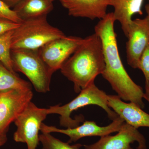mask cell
Returning a JSON list of instances; mask_svg holds the SVG:
<instances>
[{
    "instance_id": "3",
    "label": "cell",
    "mask_w": 149,
    "mask_h": 149,
    "mask_svg": "<svg viewBox=\"0 0 149 149\" xmlns=\"http://www.w3.org/2000/svg\"><path fill=\"white\" fill-rule=\"evenodd\" d=\"M107 95L93 83L82 90L76 97L68 103L63 106L57 105L50 107L47 109L48 114L59 115L61 126L66 128H74L83 122L84 117L83 116H78L73 119L71 117V113L83 107L95 105L103 109L110 119L113 120L118 116L109 106Z\"/></svg>"
},
{
    "instance_id": "1",
    "label": "cell",
    "mask_w": 149,
    "mask_h": 149,
    "mask_svg": "<svg viewBox=\"0 0 149 149\" xmlns=\"http://www.w3.org/2000/svg\"><path fill=\"white\" fill-rule=\"evenodd\" d=\"M115 21L113 13H109L95 27V33L101 40L103 49L105 68L102 75L121 100L143 109L145 107L143 91L132 80L123 64L115 32Z\"/></svg>"
},
{
    "instance_id": "20",
    "label": "cell",
    "mask_w": 149,
    "mask_h": 149,
    "mask_svg": "<svg viewBox=\"0 0 149 149\" xmlns=\"http://www.w3.org/2000/svg\"><path fill=\"white\" fill-rule=\"evenodd\" d=\"M138 68L143 73L146 78V85L149 86V44L141 56Z\"/></svg>"
},
{
    "instance_id": "9",
    "label": "cell",
    "mask_w": 149,
    "mask_h": 149,
    "mask_svg": "<svg viewBox=\"0 0 149 149\" xmlns=\"http://www.w3.org/2000/svg\"><path fill=\"white\" fill-rule=\"evenodd\" d=\"M124 123V120L118 116L113 120L109 125L103 127L98 125L93 121H85L83 125H79L75 128L65 129H59L54 126H49L42 123L40 127V131L45 133H58L65 134L69 137V140L68 143H71L77 142L84 137H102L114 132H118Z\"/></svg>"
},
{
    "instance_id": "8",
    "label": "cell",
    "mask_w": 149,
    "mask_h": 149,
    "mask_svg": "<svg viewBox=\"0 0 149 149\" xmlns=\"http://www.w3.org/2000/svg\"><path fill=\"white\" fill-rule=\"evenodd\" d=\"M32 90L13 89L0 93V133H6L10 124L25 109L33 97Z\"/></svg>"
},
{
    "instance_id": "27",
    "label": "cell",
    "mask_w": 149,
    "mask_h": 149,
    "mask_svg": "<svg viewBox=\"0 0 149 149\" xmlns=\"http://www.w3.org/2000/svg\"><path fill=\"white\" fill-rule=\"evenodd\" d=\"M1 135H2V134H1V133H0V136H1Z\"/></svg>"
},
{
    "instance_id": "17",
    "label": "cell",
    "mask_w": 149,
    "mask_h": 149,
    "mask_svg": "<svg viewBox=\"0 0 149 149\" xmlns=\"http://www.w3.org/2000/svg\"><path fill=\"white\" fill-rule=\"evenodd\" d=\"M13 31L11 30L0 37V62L10 71L15 73L11 56Z\"/></svg>"
},
{
    "instance_id": "5",
    "label": "cell",
    "mask_w": 149,
    "mask_h": 149,
    "mask_svg": "<svg viewBox=\"0 0 149 149\" xmlns=\"http://www.w3.org/2000/svg\"><path fill=\"white\" fill-rule=\"evenodd\" d=\"M11 56L15 71L24 74L35 91L42 93L50 91L54 73L40 57L38 50L11 49Z\"/></svg>"
},
{
    "instance_id": "16",
    "label": "cell",
    "mask_w": 149,
    "mask_h": 149,
    "mask_svg": "<svg viewBox=\"0 0 149 149\" xmlns=\"http://www.w3.org/2000/svg\"><path fill=\"white\" fill-rule=\"evenodd\" d=\"M32 90L29 82L11 72L0 62V93L8 90Z\"/></svg>"
},
{
    "instance_id": "10",
    "label": "cell",
    "mask_w": 149,
    "mask_h": 149,
    "mask_svg": "<svg viewBox=\"0 0 149 149\" xmlns=\"http://www.w3.org/2000/svg\"><path fill=\"white\" fill-rule=\"evenodd\" d=\"M126 44L127 62L132 68H138L141 56L149 44V17L132 20L128 29Z\"/></svg>"
},
{
    "instance_id": "18",
    "label": "cell",
    "mask_w": 149,
    "mask_h": 149,
    "mask_svg": "<svg viewBox=\"0 0 149 149\" xmlns=\"http://www.w3.org/2000/svg\"><path fill=\"white\" fill-rule=\"evenodd\" d=\"M39 136L40 142L42 144L41 149H80L82 145L79 143L70 145L55 138L51 133L42 132Z\"/></svg>"
},
{
    "instance_id": "28",
    "label": "cell",
    "mask_w": 149,
    "mask_h": 149,
    "mask_svg": "<svg viewBox=\"0 0 149 149\" xmlns=\"http://www.w3.org/2000/svg\"></svg>"
},
{
    "instance_id": "14",
    "label": "cell",
    "mask_w": 149,
    "mask_h": 149,
    "mask_svg": "<svg viewBox=\"0 0 149 149\" xmlns=\"http://www.w3.org/2000/svg\"><path fill=\"white\" fill-rule=\"evenodd\" d=\"M144 0H111V6L114 8L113 14L116 21L120 22L125 37L134 15H142V7Z\"/></svg>"
},
{
    "instance_id": "24",
    "label": "cell",
    "mask_w": 149,
    "mask_h": 149,
    "mask_svg": "<svg viewBox=\"0 0 149 149\" xmlns=\"http://www.w3.org/2000/svg\"><path fill=\"white\" fill-rule=\"evenodd\" d=\"M144 99L149 102V86L146 85V93H144Z\"/></svg>"
},
{
    "instance_id": "7",
    "label": "cell",
    "mask_w": 149,
    "mask_h": 149,
    "mask_svg": "<svg viewBox=\"0 0 149 149\" xmlns=\"http://www.w3.org/2000/svg\"><path fill=\"white\" fill-rule=\"evenodd\" d=\"M83 40L76 36H66L49 42L38 50L43 61L53 73L61 68Z\"/></svg>"
},
{
    "instance_id": "26",
    "label": "cell",
    "mask_w": 149,
    "mask_h": 149,
    "mask_svg": "<svg viewBox=\"0 0 149 149\" xmlns=\"http://www.w3.org/2000/svg\"><path fill=\"white\" fill-rule=\"evenodd\" d=\"M52 2H53L54 1H56V0H50Z\"/></svg>"
},
{
    "instance_id": "19",
    "label": "cell",
    "mask_w": 149,
    "mask_h": 149,
    "mask_svg": "<svg viewBox=\"0 0 149 149\" xmlns=\"http://www.w3.org/2000/svg\"><path fill=\"white\" fill-rule=\"evenodd\" d=\"M0 18L8 19L18 24L22 22L13 10L11 9L2 0H0Z\"/></svg>"
},
{
    "instance_id": "2",
    "label": "cell",
    "mask_w": 149,
    "mask_h": 149,
    "mask_svg": "<svg viewBox=\"0 0 149 149\" xmlns=\"http://www.w3.org/2000/svg\"><path fill=\"white\" fill-rule=\"evenodd\" d=\"M104 68L101 40L95 33L83 39L60 70L65 77L73 83L74 91L78 93L94 83Z\"/></svg>"
},
{
    "instance_id": "4",
    "label": "cell",
    "mask_w": 149,
    "mask_h": 149,
    "mask_svg": "<svg viewBox=\"0 0 149 149\" xmlns=\"http://www.w3.org/2000/svg\"><path fill=\"white\" fill-rule=\"evenodd\" d=\"M65 36L48 22L47 16L24 20L14 30L11 49L39 50L49 42Z\"/></svg>"
},
{
    "instance_id": "6",
    "label": "cell",
    "mask_w": 149,
    "mask_h": 149,
    "mask_svg": "<svg viewBox=\"0 0 149 149\" xmlns=\"http://www.w3.org/2000/svg\"><path fill=\"white\" fill-rule=\"evenodd\" d=\"M48 115L47 109L40 108L30 102L14 120L17 130L13 135L14 140L25 143L27 149H37L40 143L39 133L41 124Z\"/></svg>"
},
{
    "instance_id": "11",
    "label": "cell",
    "mask_w": 149,
    "mask_h": 149,
    "mask_svg": "<svg viewBox=\"0 0 149 149\" xmlns=\"http://www.w3.org/2000/svg\"><path fill=\"white\" fill-rule=\"evenodd\" d=\"M135 142L138 143L137 149H147L143 135L125 122L116 135L103 136L95 143L84 145V147L85 149H133L130 145Z\"/></svg>"
},
{
    "instance_id": "13",
    "label": "cell",
    "mask_w": 149,
    "mask_h": 149,
    "mask_svg": "<svg viewBox=\"0 0 149 149\" xmlns=\"http://www.w3.org/2000/svg\"><path fill=\"white\" fill-rule=\"evenodd\" d=\"M108 104L125 122L134 128H149V114L136 104L123 101L118 95H108Z\"/></svg>"
},
{
    "instance_id": "12",
    "label": "cell",
    "mask_w": 149,
    "mask_h": 149,
    "mask_svg": "<svg viewBox=\"0 0 149 149\" xmlns=\"http://www.w3.org/2000/svg\"><path fill=\"white\" fill-rule=\"evenodd\" d=\"M67 10L70 16L84 17L94 20L102 19L107 15V9L111 0H58Z\"/></svg>"
},
{
    "instance_id": "21",
    "label": "cell",
    "mask_w": 149,
    "mask_h": 149,
    "mask_svg": "<svg viewBox=\"0 0 149 149\" xmlns=\"http://www.w3.org/2000/svg\"><path fill=\"white\" fill-rule=\"evenodd\" d=\"M19 24L8 19L0 18V37L9 31L16 29Z\"/></svg>"
},
{
    "instance_id": "15",
    "label": "cell",
    "mask_w": 149,
    "mask_h": 149,
    "mask_svg": "<svg viewBox=\"0 0 149 149\" xmlns=\"http://www.w3.org/2000/svg\"><path fill=\"white\" fill-rule=\"evenodd\" d=\"M50 0H22L13 10L22 21L47 16L53 10Z\"/></svg>"
},
{
    "instance_id": "25",
    "label": "cell",
    "mask_w": 149,
    "mask_h": 149,
    "mask_svg": "<svg viewBox=\"0 0 149 149\" xmlns=\"http://www.w3.org/2000/svg\"><path fill=\"white\" fill-rule=\"evenodd\" d=\"M145 10L146 12L147 16L149 17V2L145 6Z\"/></svg>"
},
{
    "instance_id": "22",
    "label": "cell",
    "mask_w": 149,
    "mask_h": 149,
    "mask_svg": "<svg viewBox=\"0 0 149 149\" xmlns=\"http://www.w3.org/2000/svg\"><path fill=\"white\" fill-rule=\"evenodd\" d=\"M6 3L10 8L11 6L15 7V6L20 2L22 0H2Z\"/></svg>"
},
{
    "instance_id": "23",
    "label": "cell",
    "mask_w": 149,
    "mask_h": 149,
    "mask_svg": "<svg viewBox=\"0 0 149 149\" xmlns=\"http://www.w3.org/2000/svg\"><path fill=\"white\" fill-rule=\"evenodd\" d=\"M6 133H3L0 136V147L1 146L5 143L7 141V138Z\"/></svg>"
}]
</instances>
